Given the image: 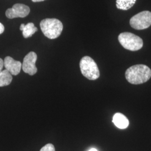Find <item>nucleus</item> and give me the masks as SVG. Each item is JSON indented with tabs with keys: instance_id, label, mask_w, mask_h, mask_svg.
<instances>
[{
	"instance_id": "obj_1",
	"label": "nucleus",
	"mask_w": 151,
	"mask_h": 151,
	"mask_svg": "<svg viewBox=\"0 0 151 151\" xmlns=\"http://www.w3.org/2000/svg\"><path fill=\"white\" fill-rule=\"evenodd\" d=\"M151 77V69L146 65H134L129 67L125 72L127 80L134 85L145 83Z\"/></svg>"
},
{
	"instance_id": "obj_2",
	"label": "nucleus",
	"mask_w": 151,
	"mask_h": 151,
	"mask_svg": "<svg viewBox=\"0 0 151 151\" xmlns=\"http://www.w3.org/2000/svg\"><path fill=\"white\" fill-rule=\"evenodd\" d=\"M40 27L44 35L50 39L59 37L63 28L62 22L54 18L45 19L42 20Z\"/></svg>"
},
{
	"instance_id": "obj_3",
	"label": "nucleus",
	"mask_w": 151,
	"mask_h": 151,
	"mask_svg": "<svg viewBox=\"0 0 151 151\" xmlns=\"http://www.w3.org/2000/svg\"><path fill=\"white\" fill-rule=\"evenodd\" d=\"M81 73L87 79L95 80L100 77V70L96 62L88 56L83 57L80 62Z\"/></svg>"
},
{
	"instance_id": "obj_4",
	"label": "nucleus",
	"mask_w": 151,
	"mask_h": 151,
	"mask_svg": "<svg viewBox=\"0 0 151 151\" xmlns=\"http://www.w3.org/2000/svg\"><path fill=\"white\" fill-rule=\"evenodd\" d=\"M118 40L124 48L131 51L138 50L143 46V40L131 32H122L119 34Z\"/></svg>"
},
{
	"instance_id": "obj_5",
	"label": "nucleus",
	"mask_w": 151,
	"mask_h": 151,
	"mask_svg": "<svg viewBox=\"0 0 151 151\" xmlns=\"http://www.w3.org/2000/svg\"><path fill=\"white\" fill-rule=\"evenodd\" d=\"M130 25L136 30H143L151 25V12L144 11L133 16L130 20Z\"/></svg>"
},
{
	"instance_id": "obj_6",
	"label": "nucleus",
	"mask_w": 151,
	"mask_h": 151,
	"mask_svg": "<svg viewBox=\"0 0 151 151\" xmlns=\"http://www.w3.org/2000/svg\"><path fill=\"white\" fill-rule=\"evenodd\" d=\"M37 60V55L34 52H30L24 57L22 64L23 71L29 75H34L37 72V68L35 63Z\"/></svg>"
},
{
	"instance_id": "obj_7",
	"label": "nucleus",
	"mask_w": 151,
	"mask_h": 151,
	"mask_svg": "<svg viewBox=\"0 0 151 151\" xmlns=\"http://www.w3.org/2000/svg\"><path fill=\"white\" fill-rule=\"evenodd\" d=\"M30 8L27 5L22 4H16L12 8L7 9L6 11V16L9 19L16 17H25L30 12Z\"/></svg>"
},
{
	"instance_id": "obj_8",
	"label": "nucleus",
	"mask_w": 151,
	"mask_h": 151,
	"mask_svg": "<svg viewBox=\"0 0 151 151\" xmlns=\"http://www.w3.org/2000/svg\"><path fill=\"white\" fill-rule=\"evenodd\" d=\"M4 63L6 70H8L12 75H17L20 72L22 68V63L14 60L11 57L7 56L5 57Z\"/></svg>"
},
{
	"instance_id": "obj_9",
	"label": "nucleus",
	"mask_w": 151,
	"mask_h": 151,
	"mask_svg": "<svg viewBox=\"0 0 151 151\" xmlns=\"http://www.w3.org/2000/svg\"><path fill=\"white\" fill-rule=\"evenodd\" d=\"M113 122L116 127L121 129L127 128L129 124V120L123 114L120 113H117L114 115Z\"/></svg>"
},
{
	"instance_id": "obj_10",
	"label": "nucleus",
	"mask_w": 151,
	"mask_h": 151,
	"mask_svg": "<svg viewBox=\"0 0 151 151\" xmlns=\"http://www.w3.org/2000/svg\"><path fill=\"white\" fill-rule=\"evenodd\" d=\"M20 30L22 31L23 37L25 38L31 37L32 35L38 31L37 27H35L34 23L29 22L25 25L22 24L20 27Z\"/></svg>"
},
{
	"instance_id": "obj_11",
	"label": "nucleus",
	"mask_w": 151,
	"mask_h": 151,
	"mask_svg": "<svg viewBox=\"0 0 151 151\" xmlns=\"http://www.w3.org/2000/svg\"><path fill=\"white\" fill-rule=\"evenodd\" d=\"M12 80L11 73L8 70H5L0 72V87L9 85Z\"/></svg>"
},
{
	"instance_id": "obj_12",
	"label": "nucleus",
	"mask_w": 151,
	"mask_h": 151,
	"mask_svg": "<svg viewBox=\"0 0 151 151\" xmlns=\"http://www.w3.org/2000/svg\"><path fill=\"white\" fill-rule=\"evenodd\" d=\"M137 0H116V7L122 10H128L135 4Z\"/></svg>"
},
{
	"instance_id": "obj_13",
	"label": "nucleus",
	"mask_w": 151,
	"mask_h": 151,
	"mask_svg": "<svg viewBox=\"0 0 151 151\" xmlns=\"http://www.w3.org/2000/svg\"><path fill=\"white\" fill-rule=\"evenodd\" d=\"M40 151H55V147L51 143L47 144L46 145L43 147Z\"/></svg>"
},
{
	"instance_id": "obj_14",
	"label": "nucleus",
	"mask_w": 151,
	"mask_h": 151,
	"mask_svg": "<svg viewBox=\"0 0 151 151\" xmlns=\"http://www.w3.org/2000/svg\"><path fill=\"white\" fill-rule=\"evenodd\" d=\"M4 66V60L0 58V72L2 70L3 67Z\"/></svg>"
},
{
	"instance_id": "obj_15",
	"label": "nucleus",
	"mask_w": 151,
	"mask_h": 151,
	"mask_svg": "<svg viewBox=\"0 0 151 151\" xmlns=\"http://www.w3.org/2000/svg\"><path fill=\"white\" fill-rule=\"evenodd\" d=\"M4 30H5V27H4V26L2 24H1V23L0 22V34H2V33L4 32Z\"/></svg>"
},
{
	"instance_id": "obj_16",
	"label": "nucleus",
	"mask_w": 151,
	"mask_h": 151,
	"mask_svg": "<svg viewBox=\"0 0 151 151\" xmlns=\"http://www.w3.org/2000/svg\"><path fill=\"white\" fill-rule=\"evenodd\" d=\"M32 2H42V1H44L45 0H32Z\"/></svg>"
},
{
	"instance_id": "obj_17",
	"label": "nucleus",
	"mask_w": 151,
	"mask_h": 151,
	"mask_svg": "<svg viewBox=\"0 0 151 151\" xmlns=\"http://www.w3.org/2000/svg\"><path fill=\"white\" fill-rule=\"evenodd\" d=\"M88 151H97L96 149H95V148H91V149H90V150Z\"/></svg>"
}]
</instances>
